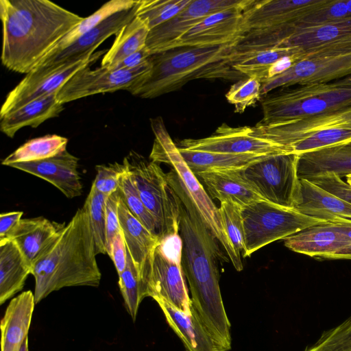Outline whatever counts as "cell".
Masks as SVG:
<instances>
[{
  "label": "cell",
  "mask_w": 351,
  "mask_h": 351,
  "mask_svg": "<svg viewBox=\"0 0 351 351\" xmlns=\"http://www.w3.org/2000/svg\"><path fill=\"white\" fill-rule=\"evenodd\" d=\"M168 182L182 202L179 223L181 265L189 284L192 306L218 350H229L230 324L219 285L218 261L221 254L217 239L188 196L176 184Z\"/></svg>",
  "instance_id": "cell-1"
},
{
  "label": "cell",
  "mask_w": 351,
  "mask_h": 351,
  "mask_svg": "<svg viewBox=\"0 0 351 351\" xmlns=\"http://www.w3.org/2000/svg\"><path fill=\"white\" fill-rule=\"evenodd\" d=\"M0 18L1 62L27 74L84 17L47 0H0Z\"/></svg>",
  "instance_id": "cell-2"
},
{
  "label": "cell",
  "mask_w": 351,
  "mask_h": 351,
  "mask_svg": "<svg viewBox=\"0 0 351 351\" xmlns=\"http://www.w3.org/2000/svg\"><path fill=\"white\" fill-rule=\"evenodd\" d=\"M96 255L89 216L84 205L32 267L35 303L64 287H98L101 274Z\"/></svg>",
  "instance_id": "cell-3"
},
{
  "label": "cell",
  "mask_w": 351,
  "mask_h": 351,
  "mask_svg": "<svg viewBox=\"0 0 351 351\" xmlns=\"http://www.w3.org/2000/svg\"><path fill=\"white\" fill-rule=\"evenodd\" d=\"M237 40L217 46L179 47L153 54L149 57L151 69L127 90L143 99H153L176 90L193 80H241L245 76L234 70L228 60Z\"/></svg>",
  "instance_id": "cell-4"
},
{
  "label": "cell",
  "mask_w": 351,
  "mask_h": 351,
  "mask_svg": "<svg viewBox=\"0 0 351 351\" xmlns=\"http://www.w3.org/2000/svg\"><path fill=\"white\" fill-rule=\"evenodd\" d=\"M150 123L155 136L149 155L150 160L170 166L171 170L167 173V179L176 184L188 196L202 220L225 250L234 267L239 271H241L243 267L241 259L236 256L228 241L219 208L183 159L178 147L169 136L162 119L158 117L150 119Z\"/></svg>",
  "instance_id": "cell-5"
},
{
  "label": "cell",
  "mask_w": 351,
  "mask_h": 351,
  "mask_svg": "<svg viewBox=\"0 0 351 351\" xmlns=\"http://www.w3.org/2000/svg\"><path fill=\"white\" fill-rule=\"evenodd\" d=\"M351 104V88L333 82L282 88L261 100V125L303 120Z\"/></svg>",
  "instance_id": "cell-6"
},
{
  "label": "cell",
  "mask_w": 351,
  "mask_h": 351,
  "mask_svg": "<svg viewBox=\"0 0 351 351\" xmlns=\"http://www.w3.org/2000/svg\"><path fill=\"white\" fill-rule=\"evenodd\" d=\"M140 197L154 219L160 241L179 234L181 200L158 163L131 151L123 161Z\"/></svg>",
  "instance_id": "cell-7"
},
{
  "label": "cell",
  "mask_w": 351,
  "mask_h": 351,
  "mask_svg": "<svg viewBox=\"0 0 351 351\" xmlns=\"http://www.w3.org/2000/svg\"><path fill=\"white\" fill-rule=\"evenodd\" d=\"M243 219L244 257L275 241L285 238L308 228L330 223L306 215L293 208L260 200L241 208Z\"/></svg>",
  "instance_id": "cell-8"
},
{
  "label": "cell",
  "mask_w": 351,
  "mask_h": 351,
  "mask_svg": "<svg viewBox=\"0 0 351 351\" xmlns=\"http://www.w3.org/2000/svg\"><path fill=\"white\" fill-rule=\"evenodd\" d=\"M298 160L293 153L270 155L241 171L264 200L293 208L300 194Z\"/></svg>",
  "instance_id": "cell-9"
},
{
  "label": "cell",
  "mask_w": 351,
  "mask_h": 351,
  "mask_svg": "<svg viewBox=\"0 0 351 351\" xmlns=\"http://www.w3.org/2000/svg\"><path fill=\"white\" fill-rule=\"evenodd\" d=\"M106 52L90 51L80 58L27 73L7 95L0 118L37 98L57 93L76 73L90 66Z\"/></svg>",
  "instance_id": "cell-10"
},
{
  "label": "cell",
  "mask_w": 351,
  "mask_h": 351,
  "mask_svg": "<svg viewBox=\"0 0 351 351\" xmlns=\"http://www.w3.org/2000/svg\"><path fill=\"white\" fill-rule=\"evenodd\" d=\"M143 283L147 297L191 313L192 302L183 278L181 259L166 254L160 243L150 256Z\"/></svg>",
  "instance_id": "cell-11"
},
{
  "label": "cell",
  "mask_w": 351,
  "mask_h": 351,
  "mask_svg": "<svg viewBox=\"0 0 351 351\" xmlns=\"http://www.w3.org/2000/svg\"><path fill=\"white\" fill-rule=\"evenodd\" d=\"M152 68L149 58L132 69H108L100 66L94 70L88 66L76 73L58 92L57 99L64 104L88 96L128 90Z\"/></svg>",
  "instance_id": "cell-12"
},
{
  "label": "cell",
  "mask_w": 351,
  "mask_h": 351,
  "mask_svg": "<svg viewBox=\"0 0 351 351\" xmlns=\"http://www.w3.org/2000/svg\"><path fill=\"white\" fill-rule=\"evenodd\" d=\"M351 75V53L313 56L295 63L285 73L262 83L261 96L278 88L330 83Z\"/></svg>",
  "instance_id": "cell-13"
},
{
  "label": "cell",
  "mask_w": 351,
  "mask_h": 351,
  "mask_svg": "<svg viewBox=\"0 0 351 351\" xmlns=\"http://www.w3.org/2000/svg\"><path fill=\"white\" fill-rule=\"evenodd\" d=\"M256 0H191L171 20L149 30L146 47L151 55L167 47L205 17L219 12L237 9L245 11Z\"/></svg>",
  "instance_id": "cell-14"
},
{
  "label": "cell",
  "mask_w": 351,
  "mask_h": 351,
  "mask_svg": "<svg viewBox=\"0 0 351 351\" xmlns=\"http://www.w3.org/2000/svg\"><path fill=\"white\" fill-rule=\"evenodd\" d=\"M252 127H231L221 125L211 136L199 138H186L178 147L190 150L231 154L276 155L291 153L283 145L251 134Z\"/></svg>",
  "instance_id": "cell-15"
},
{
  "label": "cell",
  "mask_w": 351,
  "mask_h": 351,
  "mask_svg": "<svg viewBox=\"0 0 351 351\" xmlns=\"http://www.w3.org/2000/svg\"><path fill=\"white\" fill-rule=\"evenodd\" d=\"M275 47L296 48L305 58L319 55L350 53L351 16L300 30Z\"/></svg>",
  "instance_id": "cell-16"
},
{
  "label": "cell",
  "mask_w": 351,
  "mask_h": 351,
  "mask_svg": "<svg viewBox=\"0 0 351 351\" xmlns=\"http://www.w3.org/2000/svg\"><path fill=\"white\" fill-rule=\"evenodd\" d=\"M252 128V136L288 147L293 141L309 133L330 129H351V104L295 122L276 125L258 123Z\"/></svg>",
  "instance_id": "cell-17"
},
{
  "label": "cell",
  "mask_w": 351,
  "mask_h": 351,
  "mask_svg": "<svg viewBox=\"0 0 351 351\" xmlns=\"http://www.w3.org/2000/svg\"><path fill=\"white\" fill-rule=\"evenodd\" d=\"M243 12L234 9L212 14L170 43L165 51L184 47L217 46L232 43L241 36Z\"/></svg>",
  "instance_id": "cell-18"
},
{
  "label": "cell",
  "mask_w": 351,
  "mask_h": 351,
  "mask_svg": "<svg viewBox=\"0 0 351 351\" xmlns=\"http://www.w3.org/2000/svg\"><path fill=\"white\" fill-rule=\"evenodd\" d=\"M285 247L319 259H344L351 239L337 223L313 226L284 239Z\"/></svg>",
  "instance_id": "cell-19"
},
{
  "label": "cell",
  "mask_w": 351,
  "mask_h": 351,
  "mask_svg": "<svg viewBox=\"0 0 351 351\" xmlns=\"http://www.w3.org/2000/svg\"><path fill=\"white\" fill-rule=\"evenodd\" d=\"M140 0L133 8L118 12L100 23L63 50L45 56L34 69L50 67L70 62L95 50L108 38L115 35L136 16Z\"/></svg>",
  "instance_id": "cell-20"
},
{
  "label": "cell",
  "mask_w": 351,
  "mask_h": 351,
  "mask_svg": "<svg viewBox=\"0 0 351 351\" xmlns=\"http://www.w3.org/2000/svg\"><path fill=\"white\" fill-rule=\"evenodd\" d=\"M79 159L67 150L41 160L13 163L9 167L43 179L59 189L66 197L73 198L82 193V184L78 168Z\"/></svg>",
  "instance_id": "cell-21"
},
{
  "label": "cell",
  "mask_w": 351,
  "mask_h": 351,
  "mask_svg": "<svg viewBox=\"0 0 351 351\" xmlns=\"http://www.w3.org/2000/svg\"><path fill=\"white\" fill-rule=\"evenodd\" d=\"M317 0H256L243 12L241 36L293 22Z\"/></svg>",
  "instance_id": "cell-22"
},
{
  "label": "cell",
  "mask_w": 351,
  "mask_h": 351,
  "mask_svg": "<svg viewBox=\"0 0 351 351\" xmlns=\"http://www.w3.org/2000/svg\"><path fill=\"white\" fill-rule=\"evenodd\" d=\"M65 226L43 217L21 219L6 239L17 245L32 267L58 239Z\"/></svg>",
  "instance_id": "cell-23"
},
{
  "label": "cell",
  "mask_w": 351,
  "mask_h": 351,
  "mask_svg": "<svg viewBox=\"0 0 351 351\" xmlns=\"http://www.w3.org/2000/svg\"><path fill=\"white\" fill-rule=\"evenodd\" d=\"M300 194L293 206L296 210L330 223L351 221V204L310 180L300 178Z\"/></svg>",
  "instance_id": "cell-24"
},
{
  "label": "cell",
  "mask_w": 351,
  "mask_h": 351,
  "mask_svg": "<svg viewBox=\"0 0 351 351\" xmlns=\"http://www.w3.org/2000/svg\"><path fill=\"white\" fill-rule=\"evenodd\" d=\"M241 169H215L195 175L204 183L210 196L230 201L241 208L264 200L243 176Z\"/></svg>",
  "instance_id": "cell-25"
},
{
  "label": "cell",
  "mask_w": 351,
  "mask_h": 351,
  "mask_svg": "<svg viewBox=\"0 0 351 351\" xmlns=\"http://www.w3.org/2000/svg\"><path fill=\"white\" fill-rule=\"evenodd\" d=\"M118 215L126 247L143 282V276L150 256L160 243L159 238L147 230L134 217L121 196L118 206Z\"/></svg>",
  "instance_id": "cell-26"
},
{
  "label": "cell",
  "mask_w": 351,
  "mask_h": 351,
  "mask_svg": "<svg viewBox=\"0 0 351 351\" xmlns=\"http://www.w3.org/2000/svg\"><path fill=\"white\" fill-rule=\"evenodd\" d=\"M35 304L31 291H24L10 301L1 322V351H19L28 337Z\"/></svg>",
  "instance_id": "cell-27"
},
{
  "label": "cell",
  "mask_w": 351,
  "mask_h": 351,
  "mask_svg": "<svg viewBox=\"0 0 351 351\" xmlns=\"http://www.w3.org/2000/svg\"><path fill=\"white\" fill-rule=\"evenodd\" d=\"M166 319L184 343L186 351H219L212 337L193 306L186 313L162 301H158Z\"/></svg>",
  "instance_id": "cell-28"
},
{
  "label": "cell",
  "mask_w": 351,
  "mask_h": 351,
  "mask_svg": "<svg viewBox=\"0 0 351 351\" xmlns=\"http://www.w3.org/2000/svg\"><path fill=\"white\" fill-rule=\"evenodd\" d=\"M64 104L57 99V93L37 98L0 118V130L10 138L21 128H37L47 119L58 117Z\"/></svg>",
  "instance_id": "cell-29"
},
{
  "label": "cell",
  "mask_w": 351,
  "mask_h": 351,
  "mask_svg": "<svg viewBox=\"0 0 351 351\" xmlns=\"http://www.w3.org/2000/svg\"><path fill=\"white\" fill-rule=\"evenodd\" d=\"M300 178L332 172L341 178L351 174V141L299 155Z\"/></svg>",
  "instance_id": "cell-30"
},
{
  "label": "cell",
  "mask_w": 351,
  "mask_h": 351,
  "mask_svg": "<svg viewBox=\"0 0 351 351\" xmlns=\"http://www.w3.org/2000/svg\"><path fill=\"white\" fill-rule=\"evenodd\" d=\"M32 267L17 245L10 239L0 240V304L21 291Z\"/></svg>",
  "instance_id": "cell-31"
},
{
  "label": "cell",
  "mask_w": 351,
  "mask_h": 351,
  "mask_svg": "<svg viewBox=\"0 0 351 351\" xmlns=\"http://www.w3.org/2000/svg\"><path fill=\"white\" fill-rule=\"evenodd\" d=\"M149 28L136 16L116 34L111 47L104 55L101 66L112 69L128 56L146 46Z\"/></svg>",
  "instance_id": "cell-32"
},
{
  "label": "cell",
  "mask_w": 351,
  "mask_h": 351,
  "mask_svg": "<svg viewBox=\"0 0 351 351\" xmlns=\"http://www.w3.org/2000/svg\"><path fill=\"white\" fill-rule=\"evenodd\" d=\"M178 148L183 159L195 175L210 170L243 169L270 156L231 154Z\"/></svg>",
  "instance_id": "cell-33"
},
{
  "label": "cell",
  "mask_w": 351,
  "mask_h": 351,
  "mask_svg": "<svg viewBox=\"0 0 351 351\" xmlns=\"http://www.w3.org/2000/svg\"><path fill=\"white\" fill-rule=\"evenodd\" d=\"M68 139L56 134L27 141L2 162L3 165L9 166L13 163L29 162L51 158L66 150Z\"/></svg>",
  "instance_id": "cell-34"
},
{
  "label": "cell",
  "mask_w": 351,
  "mask_h": 351,
  "mask_svg": "<svg viewBox=\"0 0 351 351\" xmlns=\"http://www.w3.org/2000/svg\"><path fill=\"white\" fill-rule=\"evenodd\" d=\"M296 53L303 54L296 48H269L245 54L232 62L231 66L245 77L256 76L263 83L267 80L269 69L276 61L284 56Z\"/></svg>",
  "instance_id": "cell-35"
},
{
  "label": "cell",
  "mask_w": 351,
  "mask_h": 351,
  "mask_svg": "<svg viewBox=\"0 0 351 351\" xmlns=\"http://www.w3.org/2000/svg\"><path fill=\"white\" fill-rule=\"evenodd\" d=\"M138 2V0H111L106 2L93 14L84 18L57 43L47 56L63 50L108 16L118 12L132 8Z\"/></svg>",
  "instance_id": "cell-36"
},
{
  "label": "cell",
  "mask_w": 351,
  "mask_h": 351,
  "mask_svg": "<svg viewBox=\"0 0 351 351\" xmlns=\"http://www.w3.org/2000/svg\"><path fill=\"white\" fill-rule=\"evenodd\" d=\"M351 141V129H330L306 134L291 143V153L301 155Z\"/></svg>",
  "instance_id": "cell-37"
},
{
  "label": "cell",
  "mask_w": 351,
  "mask_h": 351,
  "mask_svg": "<svg viewBox=\"0 0 351 351\" xmlns=\"http://www.w3.org/2000/svg\"><path fill=\"white\" fill-rule=\"evenodd\" d=\"M191 0H140L136 16L152 29L171 20Z\"/></svg>",
  "instance_id": "cell-38"
},
{
  "label": "cell",
  "mask_w": 351,
  "mask_h": 351,
  "mask_svg": "<svg viewBox=\"0 0 351 351\" xmlns=\"http://www.w3.org/2000/svg\"><path fill=\"white\" fill-rule=\"evenodd\" d=\"M119 286L126 308L134 321L142 300L147 297L143 284L127 249V264L119 275Z\"/></svg>",
  "instance_id": "cell-39"
},
{
  "label": "cell",
  "mask_w": 351,
  "mask_h": 351,
  "mask_svg": "<svg viewBox=\"0 0 351 351\" xmlns=\"http://www.w3.org/2000/svg\"><path fill=\"white\" fill-rule=\"evenodd\" d=\"M107 197L97 191L92 185L84 204L88 213L97 254H107L106 223Z\"/></svg>",
  "instance_id": "cell-40"
},
{
  "label": "cell",
  "mask_w": 351,
  "mask_h": 351,
  "mask_svg": "<svg viewBox=\"0 0 351 351\" xmlns=\"http://www.w3.org/2000/svg\"><path fill=\"white\" fill-rule=\"evenodd\" d=\"M223 226L236 256L241 259L245 249V234L241 207L230 201H223L219 208Z\"/></svg>",
  "instance_id": "cell-41"
},
{
  "label": "cell",
  "mask_w": 351,
  "mask_h": 351,
  "mask_svg": "<svg viewBox=\"0 0 351 351\" xmlns=\"http://www.w3.org/2000/svg\"><path fill=\"white\" fill-rule=\"evenodd\" d=\"M119 190L121 199L130 211L147 230L158 236L156 221L143 203L128 171L121 178Z\"/></svg>",
  "instance_id": "cell-42"
},
{
  "label": "cell",
  "mask_w": 351,
  "mask_h": 351,
  "mask_svg": "<svg viewBox=\"0 0 351 351\" xmlns=\"http://www.w3.org/2000/svg\"><path fill=\"white\" fill-rule=\"evenodd\" d=\"M262 83L256 76L245 77L231 86L226 95L230 104L234 106L235 112L242 113L255 104L261 97Z\"/></svg>",
  "instance_id": "cell-43"
},
{
  "label": "cell",
  "mask_w": 351,
  "mask_h": 351,
  "mask_svg": "<svg viewBox=\"0 0 351 351\" xmlns=\"http://www.w3.org/2000/svg\"><path fill=\"white\" fill-rule=\"evenodd\" d=\"M97 175L93 182L95 189L109 196L119 189L122 176L127 172L126 165L117 162L95 167Z\"/></svg>",
  "instance_id": "cell-44"
},
{
  "label": "cell",
  "mask_w": 351,
  "mask_h": 351,
  "mask_svg": "<svg viewBox=\"0 0 351 351\" xmlns=\"http://www.w3.org/2000/svg\"><path fill=\"white\" fill-rule=\"evenodd\" d=\"M313 183L351 204V185L337 174L326 172L307 178Z\"/></svg>",
  "instance_id": "cell-45"
},
{
  "label": "cell",
  "mask_w": 351,
  "mask_h": 351,
  "mask_svg": "<svg viewBox=\"0 0 351 351\" xmlns=\"http://www.w3.org/2000/svg\"><path fill=\"white\" fill-rule=\"evenodd\" d=\"M120 199L119 190L107 197L106 202V251L110 250L114 237L121 231L119 215L118 206Z\"/></svg>",
  "instance_id": "cell-46"
},
{
  "label": "cell",
  "mask_w": 351,
  "mask_h": 351,
  "mask_svg": "<svg viewBox=\"0 0 351 351\" xmlns=\"http://www.w3.org/2000/svg\"><path fill=\"white\" fill-rule=\"evenodd\" d=\"M119 275L125 269L127 264V247L122 230L113 239L108 252Z\"/></svg>",
  "instance_id": "cell-47"
},
{
  "label": "cell",
  "mask_w": 351,
  "mask_h": 351,
  "mask_svg": "<svg viewBox=\"0 0 351 351\" xmlns=\"http://www.w3.org/2000/svg\"><path fill=\"white\" fill-rule=\"evenodd\" d=\"M304 58V56L302 53H296L281 58L269 69L267 80L285 73L295 63Z\"/></svg>",
  "instance_id": "cell-48"
},
{
  "label": "cell",
  "mask_w": 351,
  "mask_h": 351,
  "mask_svg": "<svg viewBox=\"0 0 351 351\" xmlns=\"http://www.w3.org/2000/svg\"><path fill=\"white\" fill-rule=\"evenodd\" d=\"M151 56L145 46L141 50L124 58L112 69H132L136 68L147 62Z\"/></svg>",
  "instance_id": "cell-49"
},
{
  "label": "cell",
  "mask_w": 351,
  "mask_h": 351,
  "mask_svg": "<svg viewBox=\"0 0 351 351\" xmlns=\"http://www.w3.org/2000/svg\"><path fill=\"white\" fill-rule=\"evenodd\" d=\"M23 213L13 211L0 215V240L6 239L21 221Z\"/></svg>",
  "instance_id": "cell-50"
},
{
  "label": "cell",
  "mask_w": 351,
  "mask_h": 351,
  "mask_svg": "<svg viewBox=\"0 0 351 351\" xmlns=\"http://www.w3.org/2000/svg\"><path fill=\"white\" fill-rule=\"evenodd\" d=\"M343 232L351 239V221L337 223ZM344 259H351V247L345 254Z\"/></svg>",
  "instance_id": "cell-51"
},
{
  "label": "cell",
  "mask_w": 351,
  "mask_h": 351,
  "mask_svg": "<svg viewBox=\"0 0 351 351\" xmlns=\"http://www.w3.org/2000/svg\"><path fill=\"white\" fill-rule=\"evenodd\" d=\"M332 82L338 86L351 88V75Z\"/></svg>",
  "instance_id": "cell-52"
},
{
  "label": "cell",
  "mask_w": 351,
  "mask_h": 351,
  "mask_svg": "<svg viewBox=\"0 0 351 351\" xmlns=\"http://www.w3.org/2000/svg\"><path fill=\"white\" fill-rule=\"evenodd\" d=\"M345 328L348 331V332L351 335V315L346 319L343 322H341Z\"/></svg>",
  "instance_id": "cell-53"
},
{
  "label": "cell",
  "mask_w": 351,
  "mask_h": 351,
  "mask_svg": "<svg viewBox=\"0 0 351 351\" xmlns=\"http://www.w3.org/2000/svg\"><path fill=\"white\" fill-rule=\"evenodd\" d=\"M19 351H29L28 348V337L23 341Z\"/></svg>",
  "instance_id": "cell-54"
},
{
  "label": "cell",
  "mask_w": 351,
  "mask_h": 351,
  "mask_svg": "<svg viewBox=\"0 0 351 351\" xmlns=\"http://www.w3.org/2000/svg\"><path fill=\"white\" fill-rule=\"evenodd\" d=\"M346 182L351 185V174H348L346 176Z\"/></svg>",
  "instance_id": "cell-55"
},
{
  "label": "cell",
  "mask_w": 351,
  "mask_h": 351,
  "mask_svg": "<svg viewBox=\"0 0 351 351\" xmlns=\"http://www.w3.org/2000/svg\"><path fill=\"white\" fill-rule=\"evenodd\" d=\"M90 351H91V350H90Z\"/></svg>",
  "instance_id": "cell-56"
}]
</instances>
